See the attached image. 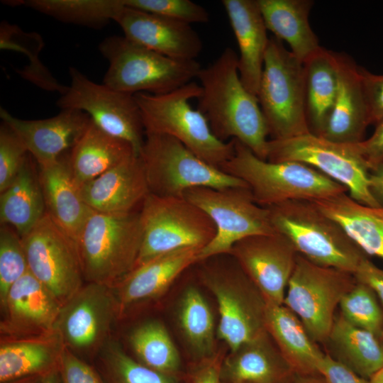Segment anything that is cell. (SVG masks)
Here are the masks:
<instances>
[{
    "mask_svg": "<svg viewBox=\"0 0 383 383\" xmlns=\"http://www.w3.org/2000/svg\"><path fill=\"white\" fill-rule=\"evenodd\" d=\"M196 78L201 87L198 110L219 140H236L256 156L267 160L270 135L258 99L243 84L238 55L226 48L218 57L201 67Z\"/></svg>",
    "mask_w": 383,
    "mask_h": 383,
    "instance_id": "obj_1",
    "label": "cell"
},
{
    "mask_svg": "<svg viewBox=\"0 0 383 383\" xmlns=\"http://www.w3.org/2000/svg\"><path fill=\"white\" fill-rule=\"evenodd\" d=\"M221 170L243 180L255 202L265 208L288 201H315L342 193L346 187L299 162H270L234 140V154Z\"/></svg>",
    "mask_w": 383,
    "mask_h": 383,
    "instance_id": "obj_2",
    "label": "cell"
},
{
    "mask_svg": "<svg viewBox=\"0 0 383 383\" xmlns=\"http://www.w3.org/2000/svg\"><path fill=\"white\" fill-rule=\"evenodd\" d=\"M201 94L200 84L191 82L163 94L137 93L145 133L170 135L199 157L218 168L234 154V140L223 142L212 132L205 116L192 108L189 100Z\"/></svg>",
    "mask_w": 383,
    "mask_h": 383,
    "instance_id": "obj_3",
    "label": "cell"
},
{
    "mask_svg": "<svg viewBox=\"0 0 383 383\" xmlns=\"http://www.w3.org/2000/svg\"><path fill=\"white\" fill-rule=\"evenodd\" d=\"M142 241L140 209L93 211L76 243L84 280L114 287L135 267Z\"/></svg>",
    "mask_w": 383,
    "mask_h": 383,
    "instance_id": "obj_4",
    "label": "cell"
},
{
    "mask_svg": "<svg viewBox=\"0 0 383 383\" xmlns=\"http://www.w3.org/2000/svg\"><path fill=\"white\" fill-rule=\"evenodd\" d=\"M268 209L276 232L284 235L298 254L316 265L354 274L368 256L312 201H288Z\"/></svg>",
    "mask_w": 383,
    "mask_h": 383,
    "instance_id": "obj_5",
    "label": "cell"
},
{
    "mask_svg": "<svg viewBox=\"0 0 383 383\" xmlns=\"http://www.w3.org/2000/svg\"><path fill=\"white\" fill-rule=\"evenodd\" d=\"M99 50L109 62L103 84L131 94L170 92L192 82L201 69L196 60L173 59L123 35L104 38Z\"/></svg>",
    "mask_w": 383,
    "mask_h": 383,
    "instance_id": "obj_6",
    "label": "cell"
},
{
    "mask_svg": "<svg viewBox=\"0 0 383 383\" xmlns=\"http://www.w3.org/2000/svg\"><path fill=\"white\" fill-rule=\"evenodd\" d=\"M199 262L202 263L199 279L217 302V336L230 350L267 333V304L237 261L233 258V262L225 263L209 258Z\"/></svg>",
    "mask_w": 383,
    "mask_h": 383,
    "instance_id": "obj_7",
    "label": "cell"
},
{
    "mask_svg": "<svg viewBox=\"0 0 383 383\" xmlns=\"http://www.w3.org/2000/svg\"><path fill=\"white\" fill-rule=\"evenodd\" d=\"M257 97L272 139L310 133L304 63L275 37L268 42Z\"/></svg>",
    "mask_w": 383,
    "mask_h": 383,
    "instance_id": "obj_8",
    "label": "cell"
},
{
    "mask_svg": "<svg viewBox=\"0 0 383 383\" xmlns=\"http://www.w3.org/2000/svg\"><path fill=\"white\" fill-rule=\"evenodd\" d=\"M140 215L143 241L135 267L177 250L203 249L216 233L209 215L184 196L150 193L143 202Z\"/></svg>",
    "mask_w": 383,
    "mask_h": 383,
    "instance_id": "obj_9",
    "label": "cell"
},
{
    "mask_svg": "<svg viewBox=\"0 0 383 383\" xmlns=\"http://www.w3.org/2000/svg\"><path fill=\"white\" fill-rule=\"evenodd\" d=\"M139 157L150 193L155 195L183 196L187 190L199 187H248L243 180L205 162L170 135L145 133Z\"/></svg>",
    "mask_w": 383,
    "mask_h": 383,
    "instance_id": "obj_10",
    "label": "cell"
},
{
    "mask_svg": "<svg viewBox=\"0 0 383 383\" xmlns=\"http://www.w3.org/2000/svg\"><path fill=\"white\" fill-rule=\"evenodd\" d=\"M183 196L205 211L216 228L213 239L201 250L199 262L229 254L235 243L247 237L277 233L270 209L255 202L249 187H194Z\"/></svg>",
    "mask_w": 383,
    "mask_h": 383,
    "instance_id": "obj_11",
    "label": "cell"
},
{
    "mask_svg": "<svg viewBox=\"0 0 383 383\" xmlns=\"http://www.w3.org/2000/svg\"><path fill=\"white\" fill-rule=\"evenodd\" d=\"M266 160L308 165L346 187L356 201L379 206L369 188V166L356 144L331 141L310 132L283 140H269Z\"/></svg>",
    "mask_w": 383,
    "mask_h": 383,
    "instance_id": "obj_12",
    "label": "cell"
},
{
    "mask_svg": "<svg viewBox=\"0 0 383 383\" xmlns=\"http://www.w3.org/2000/svg\"><path fill=\"white\" fill-rule=\"evenodd\" d=\"M355 283L353 274L316 265L298 254L283 304L300 319L314 342L323 344L337 307Z\"/></svg>",
    "mask_w": 383,
    "mask_h": 383,
    "instance_id": "obj_13",
    "label": "cell"
},
{
    "mask_svg": "<svg viewBox=\"0 0 383 383\" xmlns=\"http://www.w3.org/2000/svg\"><path fill=\"white\" fill-rule=\"evenodd\" d=\"M70 84L57 106L86 113L101 130L128 142L139 156L145 141V129L134 94L97 84L79 72L69 68Z\"/></svg>",
    "mask_w": 383,
    "mask_h": 383,
    "instance_id": "obj_14",
    "label": "cell"
},
{
    "mask_svg": "<svg viewBox=\"0 0 383 383\" xmlns=\"http://www.w3.org/2000/svg\"><path fill=\"white\" fill-rule=\"evenodd\" d=\"M21 238L29 272L62 306L84 285L76 243L47 213Z\"/></svg>",
    "mask_w": 383,
    "mask_h": 383,
    "instance_id": "obj_15",
    "label": "cell"
},
{
    "mask_svg": "<svg viewBox=\"0 0 383 383\" xmlns=\"http://www.w3.org/2000/svg\"><path fill=\"white\" fill-rule=\"evenodd\" d=\"M118 317L113 288L87 282L61 306L55 328L74 353H91L108 341Z\"/></svg>",
    "mask_w": 383,
    "mask_h": 383,
    "instance_id": "obj_16",
    "label": "cell"
},
{
    "mask_svg": "<svg viewBox=\"0 0 383 383\" xmlns=\"http://www.w3.org/2000/svg\"><path fill=\"white\" fill-rule=\"evenodd\" d=\"M264 296L267 304L284 303L298 252L283 235L275 233L243 238L229 253Z\"/></svg>",
    "mask_w": 383,
    "mask_h": 383,
    "instance_id": "obj_17",
    "label": "cell"
},
{
    "mask_svg": "<svg viewBox=\"0 0 383 383\" xmlns=\"http://www.w3.org/2000/svg\"><path fill=\"white\" fill-rule=\"evenodd\" d=\"M114 21L126 38L173 59L196 60L203 49L199 34L184 22L126 5Z\"/></svg>",
    "mask_w": 383,
    "mask_h": 383,
    "instance_id": "obj_18",
    "label": "cell"
},
{
    "mask_svg": "<svg viewBox=\"0 0 383 383\" xmlns=\"http://www.w3.org/2000/svg\"><path fill=\"white\" fill-rule=\"evenodd\" d=\"M0 118L18 136L38 165L57 160L72 149L90 122L84 112L61 109L56 116L40 120H23L1 107Z\"/></svg>",
    "mask_w": 383,
    "mask_h": 383,
    "instance_id": "obj_19",
    "label": "cell"
},
{
    "mask_svg": "<svg viewBox=\"0 0 383 383\" xmlns=\"http://www.w3.org/2000/svg\"><path fill=\"white\" fill-rule=\"evenodd\" d=\"M61 306L28 271L11 287L1 308V338L28 337L53 330Z\"/></svg>",
    "mask_w": 383,
    "mask_h": 383,
    "instance_id": "obj_20",
    "label": "cell"
},
{
    "mask_svg": "<svg viewBox=\"0 0 383 383\" xmlns=\"http://www.w3.org/2000/svg\"><path fill=\"white\" fill-rule=\"evenodd\" d=\"M80 192L91 209L109 213L138 211L150 194L143 165L137 155L83 184Z\"/></svg>",
    "mask_w": 383,
    "mask_h": 383,
    "instance_id": "obj_21",
    "label": "cell"
},
{
    "mask_svg": "<svg viewBox=\"0 0 383 383\" xmlns=\"http://www.w3.org/2000/svg\"><path fill=\"white\" fill-rule=\"evenodd\" d=\"M201 248L177 250L135 267L113 288L119 317L135 304L165 293L189 267L199 262Z\"/></svg>",
    "mask_w": 383,
    "mask_h": 383,
    "instance_id": "obj_22",
    "label": "cell"
},
{
    "mask_svg": "<svg viewBox=\"0 0 383 383\" xmlns=\"http://www.w3.org/2000/svg\"><path fill=\"white\" fill-rule=\"evenodd\" d=\"M338 87L335 101L321 135L331 141L357 144L370 125L360 66L348 55L337 52Z\"/></svg>",
    "mask_w": 383,
    "mask_h": 383,
    "instance_id": "obj_23",
    "label": "cell"
},
{
    "mask_svg": "<svg viewBox=\"0 0 383 383\" xmlns=\"http://www.w3.org/2000/svg\"><path fill=\"white\" fill-rule=\"evenodd\" d=\"M38 166L46 213L76 243L93 210L82 197L80 186L70 169L69 155L65 153L52 162Z\"/></svg>",
    "mask_w": 383,
    "mask_h": 383,
    "instance_id": "obj_24",
    "label": "cell"
},
{
    "mask_svg": "<svg viewBox=\"0 0 383 383\" xmlns=\"http://www.w3.org/2000/svg\"><path fill=\"white\" fill-rule=\"evenodd\" d=\"M239 49L238 71L244 87L257 95L270 38L256 0H222Z\"/></svg>",
    "mask_w": 383,
    "mask_h": 383,
    "instance_id": "obj_25",
    "label": "cell"
},
{
    "mask_svg": "<svg viewBox=\"0 0 383 383\" xmlns=\"http://www.w3.org/2000/svg\"><path fill=\"white\" fill-rule=\"evenodd\" d=\"M296 374L268 332L231 351L221 368L225 383H289Z\"/></svg>",
    "mask_w": 383,
    "mask_h": 383,
    "instance_id": "obj_26",
    "label": "cell"
},
{
    "mask_svg": "<svg viewBox=\"0 0 383 383\" xmlns=\"http://www.w3.org/2000/svg\"><path fill=\"white\" fill-rule=\"evenodd\" d=\"M64 347L55 328L38 335L1 338L0 382L44 376L58 367Z\"/></svg>",
    "mask_w": 383,
    "mask_h": 383,
    "instance_id": "obj_27",
    "label": "cell"
},
{
    "mask_svg": "<svg viewBox=\"0 0 383 383\" xmlns=\"http://www.w3.org/2000/svg\"><path fill=\"white\" fill-rule=\"evenodd\" d=\"M266 328L298 374H316L325 355L300 319L284 304L267 306Z\"/></svg>",
    "mask_w": 383,
    "mask_h": 383,
    "instance_id": "obj_28",
    "label": "cell"
},
{
    "mask_svg": "<svg viewBox=\"0 0 383 383\" xmlns=\"http://www.w3.org/2000/svg\"><path fill=\"white\" fill-rule=\"evenodd\" d=\"M133 155H136L128 142L106 133L91 119L72 148L69 161L73 177L81 186Z\"/></svg>",
    "mask_w": 383,
    "mask_h": 383,
    "instance_id": "obj_29",
    "label": "cell"
},
{
    "mask_svg": "<svg viewBox=\"0 0 383 383\" xmlns=\"http://www.w3.org/2000/svg\"><path fill=\"white\" fill-rule=\"evenodd\" d=\"M312 202L339 223L368 256L383 260V207L364 205L346 193Z\"/></svg>",
    "mask_w": 383,
    "mask_h": 383,
    "instance_id": "obj_30",
    "label": "cell"
},
{
    "mask_svg": "<svg viewBox=\"0 0 383 383\" xmlns=\"http://www.w3.org/2000/svg\"><path fill=\"white\" fill-rule=\"evenodd\" d=\"M267 30L286 41L303 63L320 48L309 22L311 0H256Z\"/></svg>",
    "mask_w": 383,
    "mask_h": 383,
    "instance_id": "obj_31",
    "label": "cell"
},
{
    "mask_svg": "<svg viewBox=\"0 0 383 383\" xmlns=\"http://www.w3.org/2000/svg\"><path fill=\"white\" fill-rule=\"evenodd\" d=\"M326 353L349 370L370 380L383 367V348L372 333L348 323L336 314L323 343Z\"/></svg>",
    "mask_w": 383,
    "mask_h": 383,
    "instance_id": "obj_32",
    "label": "cell"
},
{
    "mask_svg": "<svg viewBox=\"0 0 383 383\" xmlns=\"http://www.w3.org/2000/svg\"><path fill=\"white\" fill-rule=\"evenodd\" d=\"M306 118L311 133L321 135L332 112L338 87L337 52L320 47L304 62Z\"/></svg>",
    "mask_w": 383,
    "mask_h": 383,
    "instance_id": "obj_33",
    "label": "cell"
},
{
    "mask_svg": "<svg viewBox=\"0 0 383 383\" xmlns=\"http://www.w3.org/2000/svg\"><path fill=\"white\" fill-rule=\"evenodd\" d=\"M35 173L28 155L17 177L0 194L1 224L11 226L21 238L46 213L38 174Z\"/></svg>",
    "mask_w": 383,
    "mask_h": 383,
    "instance_id": "obj_34",
    "label": "cell"
},
{
    "mask_svg": "<svg viewBox=\"0 0 383 383\" xmlns=\"http://www.w3.org/2000/svg\"><path fill=\"white\" fill-rule=\"evenodd\" d=\"M177 320L182 335L196 360L216 353L214 318L209 304L196 287L189 286L183 292Z\"/></svg>",
    "mask_w": 383,
    "mask_h": 383,
    "instance_id": "obj_35",
    "label": "cell"
},
{
    "mask_svg": "<svg viewBox=\"0 0 383 383\" xmlns=\"http://www.w3.org/2000/svg\"><path fill=\"white\" fill-rule=\"evenodd\" d=\"M16 4L64 23L93 28L115 21L124 6L123 0H26Z\"/></svg>",
    "mask_w": 383,
    "mask_h": 383,
    "instance_id": "obj_36",
    "label": "cell"
},
{
    "mask_svg": "<svg viewBox=\"0 0 383 383\" xmlns=\"http://www.w3.org/2000/svg\"><path fill=\"white\" fill-rule=\"evenodd\" d=\"M128 342L137 360L159 372L172 376L179 373V353L165 326L155 320L136 326Z\"/></svg>",
    "mask_w": 383,
    "mask_h": 383,
    "instance_id": "obj_37",
    "label": "cell"
},
{
    "mask_svg": "<svg viewBox=\"0 0 383 383\" xmlns=\"http://www.w3.org/2000/svg\"><path fill=\"white\" fill-rule=\"evenodd\" d=\"M99 365L104 383H178V377L145 366L111 339L99 350Z\"/></svg>",
    "mask_w": 383,
    "mask_h": 383,
    "instance_id": "obj_38",
    "label": "cell"
},
{
    "mask_svg": "<svg viewBox=\"0 0 383 383\" xmlns=\"http://www.w3.org/2000/svg\"><path fill=\"white\" fill-rule=\"evenodd\" d=\"M35 33H25L18 26L3 23L0 29V47L2 50H12L29 54L30 64L18 73L24 79L38 87L50 91H58L62 94L67 86L59 83L47 68L40 62L38 55L43 46L40 38L31 49L30 45Z\"/></svg>",
    "mask_w": 383,
    "mask_h": 383,
    "instance_id": "obj_39",
    "label": "cell"
},
{
    "mask_svg": "<svg viewBox=\"0 0 383 383\" xmlns=\"http://www.w3.org/2000/svg\"><path fill=\"white\" fill-rule=\"evenodd\" d=\"M338 307L340 315L348 323L379 338L383 331V307L369 286L356 280L353 288L341 299Z\"/></svg>",
    "mask_w": 383,
    "mask_h": 383,
    "instance_id": "obj_40",
    "label": "cell"
},
{
    "mask_svg": "<svg viewBox=\"0 0 383 383\" xmlns=\"http://www.w3.org/2000/svg\"><path fill=\"white\" fill-rule=\"evenodd\" d=\"M28 272L22 238L10 226L0 228V305L5 304L11 287Z\"/></svg>",
    "mask_w": 383,
    "mask_h": 383,
    "instance_id": "obj_41",
    "label": "cell"
},
{
    "mask_svg": "<svg viewBox=\"0 0 383 383\" xmlns=\"http://www.w3.org/2000/svg\"><path fill=\"white\" fill-rule=\"evenodd\" d=\"M124 5L189 24L207 23L205 8L189 0H123Z\"/></svg>",
    "mask_w": 383,
    "mask_h": 383,
    "instance_id": "obj_42",
    "label": "cell"
},
{
    "mask_svg": "<svg viewBox=\"0 0 383 383\" xmlns=\"http://www.w3.org/2000/svg\"><path fill=\"white\" fill-rule=\"evenodd\" d=\"M28 155L18 136L2 122L0 127V193L13 182Z\"/></svg>",
    "mask_w": 383,
    "mask_h": 383,
    "instance_id": "obj_43",
    "label": "cell"
},
{
    "mask_svg": "<svg viewBox=\"0 0 383 383\" xmlns=\"http://www.w3.org/2000/svg\"><path fill=\"white\" fill-rule=\"evenodd\" d=\"M58 372L60 383H104L98 371L65 346L60 357Z\"/></svg>",
    "mask_w": 383,
    "mask_h": 383,
    "instance_id": "obj_44",
    "label": "cell"
},
{
    "mask_svg": "<svg viewBox=\"0 0 383 383\" xmlns=\"http://www.w3.org/2000/svg\"><path fill=\"white\" fill-rule=\"evenodd\" d=\"M360 74L370 123L376 125L383 118V74H373L360 66Z\"/></svg>",
    "mask_w": 383,
    "mask_h": 383,
    "instance_id": "obj_45",
    "label": "cell"
},
{
    "mask_svg": "<svg viewBox=\"0 0 383 383\" xmlns=\"http://www.w3.org/2000/svg\"><path fill=\"white\" fill-rule=\"evenodd\" d=\"M223 358L221 352H216L196 360L187 374V383H225L221 375Z\"/></svg>",
    "mask_w": 383,
    "mask_h": 383,
    "instance_id": "obj_46",
    "label": "cell"
},
{
    "mask_svg": "<svg viewBox=\"0 0 383 383\" xmlns=\"http://www.w3.org/2000/svg\"><path fill=\"white\" fill-rule=\"evenodd\" d=\"M318 372L328 383H370L325 353L318 366Z\"/></svg>",
    "mask_w": 383,
    "mask_h": 383,
    "instance_id": "obj_47",
    "label": "cell"
},
{
    "mask_svg": "<svg viewBox=\"0 0 383 383\" xmlns=\"http://www.w3.org/2000/svg\"><path fill=\"white\" fill-rule=\"evenodd\" d=\"M375 126L374 133L368 139L356 144L360 153L367 162L370 171L383 162V118Z\"/></svg>",
    "mask_w": 383,
    "mask_h": 383,
    "instance_id": "obj_48",
    "label": "cell"
},
{
    "mask_svg": "<svg viewBox=\"0 0 383 383\" xmlns=\"http://www.w3.org/2000/svg\"><path fill=\"white\" fill-rule=\"evenodd\" d=\"M353 275L357 281L367 284L374 292L383 307V270L367 256L361 261Z\"/></svg>",
    "mask_w": 383,
    "mask_h": 383,
    "instance_id": "obj_49",
    "label": "cell"
},
{
    "mask_svg": "<svg viewBox=\"0 0 383 383\" xmlns=\"http://www.w3.org/2000/svg\"><path fill=\"white\" fill-rule=\"evenodd\" d=\"M369 188L379 206L383 207V162L370 171Z\"/></svg>",
    "mask_w": 383,
    "mask_h": 383,
    "instance_id": "obj_50",
    "label": "cell"
},
{
    "mask_svg": "<svg viewBox=\"0 0 383 383\" xmlns=\"http://www.w3.org/2000/svg\"><path fill=\"white\" fill-rule=\"evenodd\" d=\"M289 383H328L321 374H298L294 377Z\"/></svg>",
    "mask_w": 383,
    "mask_h": 383,
    "instance_id": "obj_51",
    "label": "cell"
},
{
    "mask_svg": "<svg viewBox=\"0 0 383 383\" xmlns=\"http://www.w3.org/2000/svg\"><path fill=\"white\" fill-rule=\"evenodd\" d=\"M40 383H60L58 367L43 376Z\"/></svg>",
    "mask_w": 383,
    "mask_h": 383,
    "instance_id": "obj_52",
    "label": "cell"
},
{
    "mask_svg": "<svg viewBox=\"0 0 383 383\" xmlns=\"http://www.w3.org/2000/svg\"><path fill=\"white\" fill-rule=\"evenodd\" d=\"M43 376H33L7 383H40Z\"/></svg>",
    "mask_w": 383,
    "mask_h": 383,
    "instance_id": "obj_53",
    "label": "cell"
},
{
    "mask_svg": "<svg viewBox=\"0 0 383 383\" xmlns=\"http://www.w3.org/2000/svg\"><path fill=\"white\" fill-rule=\"evenodd\" d=\"M370 383H383V367L370 379Z\"/></svg>",
    "mask_w": 383,
    "mask_h": 383,
    "instance_id": "obj_54",
    "label": "cell"
},
{
    "mask_svg": "<svg viewBox=\"0 0 383 383\" xmlns=\"http://www.w3.org/2000/svg\"><path fill=\"white\" fill-rule=\"evenodd\" d=\"M379 341L381 343V345L382 346V348H383V331H382L380 336L379 337Z\"/></svg>",
    "mask_w": 383,
    "mask_h": 383,
    "instance_id": "obj_55",
    "label": "cell"
}]
</instances>
